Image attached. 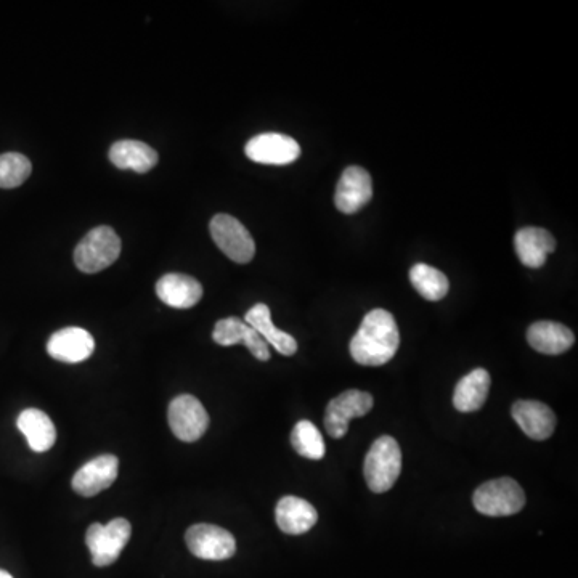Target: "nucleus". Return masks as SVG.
<instances>
[{"mask_svg":"<svg viewBox=\"0 0 578 578\" xmlns=\"http://www.w3.org/2000/svg\"><path fill=\"white\" fill-rule=\"evenodd\" d=\"M400 346L399 326L387 310L375 309L365 315L351 341L352 359L363 367H381L394 359Z\"/></svg>","mask_w":578,"mask_h":578,"instance_id":"nucleus-1","label":"nucleus"},{"mask_svg":"<svg viewBox=\"0 0 578 578\" xmlns=\"http://www.w3.org/2000/svg\"><path fill=\"white\" fill-rule=\"evenodd\" d=\"M402 471V452L394 437L383 436L371 445L365 456L363 474L371 492L384 493L394 487Z\"/></svg>","mask_w":578,"mask_h":578,"instance_id":"nucleus-2","label":"nucleus"},{"mask_svg":"<svg viewBox=\"0 0 578 578\" xmlns=\"http://www.w3.org/2000/svg\"><path fill=\"white\" fill-rule=\"evenodd\" d=\"M121 240L108 225H100L87 233L74 251V262L81 272L97 273L118 261Z\"/></svg>","mask_w":578,"mask_h":578,"instance_id":"nucleus-3","label":"nucleus"},{"mask_svg":"<svg viewBox=\"0 0 578 578\" xmlns=\"http://www.w3.org/2000/svg\"><path fill=\"white\" fill-rule=\"evenodd\" d=\"M474 508L485 516H513L526 505V493L511 477L485 482L474 492Z\"/></svg>","mask_w":578,"mask_h":578,"instance_id":"nucleus-4","label":"nucleus"},{"mask_svg":"<svg viewBox=\"0 0 578 578\" xmlns=\"http://www.w3.org/2000/svg\"><path fill=\"white\" fill-rule=\"evenodd\" d=\"M132 535L131 522L123 517L113 519L106 526L92 524L87 530L86 543L97 567L111 566L123 553Z\"/></svg>","mask_w":578,"mask_h":578,"instance_id":"nucleus-5","label":"nucleus"},{"mask_svg":"<svg viewBox=\"0 0 578 578\" xmlns=\"http://www.w3.org/2000/svg\"><path fill=\"white\" fill-rule=\"evenodd\" d=\"M212 240L216 243L217 248L233 262L237 264H248L253 261L256 254V245H254L251 233L246 230L245 225L240 220L228 214H217L212 217L211 225Z\"/></svg>","mask_w":578,"mask_h":578,"instance_id":"nucleus-6","label":"nucleus"},{"mask_svg":"<svg viewBox=\"0 0 578 578\" xmlns=\"http://www.w3.org/2000/svg\"><path fill=\"white\" fill-rule=\"evenodd\" d=\"M167 421L177 439L182 442H196L208 431L209 415L200 400L193 395L184 394L172 400Z\"/></svg>","mask_w":578,"mask_h":578,"instance_id":"nucleus-7","label":"nucleus"},{"mask_svg":"<svg viewBox=\"0 0 578 578\" xmlns=\"http://www.w3.org/2000/svg\"><path fill=\"white\" fill-rule=\"evenodd\" d=\"M188 550L204 561H225L237 553V542L228 530L212 524H196L185 535Z\"/></svg>","mask_w":578,"mask_h":578,"instance_id":"nucleus-8","label":"nucleus"},{"mask_svg":"<svg viewBox=\"0 0 578 578\" xmlns=\"http://www.w3.org/2000/svg\"><path fill=\"white\" fill-rule=\"evenodd\" d=\"M373 397L368 392L346 391L334 397L325 412V429L333 439H342L349 429V421L371 412Z\"/></svg>","mask_w":578,"mask_h":578,"instance_id":"nucleus-9","label":"nucleus"},{"mask_svg":"<svg viewBox=\"0 0 578 578\" xmlns=\"http://www.w3.org/2000/svg\"><path fill=\"white\" fill-rule=\"evenodd\" d=\"M246 156L251 161L270 166H286L301 156L299 143L285 134H259L246 143Z\"/></svg>","mask_w":578,"mask_h":578,"instance_id":"nucleus-10","label":"nucleus"},{"mask_svg":"<svg viewBox=\"0 0 578 578\" xmlns=\"http://www.w3.org/2000/svg\"><path fill=\"white\" fill-rule=\"evenodd\" d=\"M373 196L371 176L363 167L351 166L342 172L336 188L334 203L344 214H355L370 203Z\"/></svg>","mask_w":578,"mask_h":578,"instance_id":"nucleus-11","label":"nucleus"},{"mask_svg":"<svg viewBox=\"0 0 578 578\" xmlns=\"http://www.w3.org/2000/svg\"><path fill=\"white\" fill-rule=\"evenodd\" d=\"M119 473L116 456L102 455L89 461L73 477L74 492L81 497H95L103 490L110 489Z\"/></svg>","mask_w":578,"mask_h":578,"instance_id":"nucleus-12","label":"nucleus"},{"mask_svg":"<svg viewBox=\"0 0 578 578\" xmlns=\"http://www.w3.org/2000/svg\"><path fill=\"white\" fill-rule=\"evenodd\" d=\"M94 351L95 341L92 334L78 326L57 331L47 342L50 357L63 363L84 362Z\"/></svg>","mask_w":578,"mask_h":578,"instance_id":"nucleus-13","label":"nucleus"},{"mask_svg":"<svg viewBox=\"0 0 578 578\" xmlns=\"http://www.w3.org/2000/svg\"><path fill=\"white\" fill-rule=\"evenodd\" d=\"M511 415L517 426L530 439H550L556 429V415L553 410L537 400H519L511 408Z\"/></svg>","mask_w":578,"mask_h":578,"instance_id":"nucleus-14","label":"nucleus"},{"mask_svg":"<svg viewBox=\"0 0 578 578\" xmlns=\"http://www.w3.org/2000/svg\"><path fill=\"white\" fill-rule=\"evenodd\" d=\"M156 294L166 306L190 309L203 298V286L190 275L167 273L156 283Z\"/></svg>","mask_w":578,"mask_h":578,"instance_id":"nucleus-15","label":"nucleus"},{"mask_svg":"<svg viewBox=\"0 0 578 578\" xmlns=\"http://www.w3.org/2000/svg\"><path fill=\"white\" fill-rule=\"evenodd\" d=\"M514 248L522 264L530 269H540L548 254L556 249V240L545 228H521L514 237Z\"/></svg>","mask_w":578,"mask_h":578,"instance_id":"nucleus-16","label":"nucleus"},{"mask_svg":"<svg viewBox=\"0 0 578 578\" xmlns=\"http://www.w3.org/2000/svg\"><path fill=\"white\" fill-rule=\"evenodd\" d=\"M275 519L281 532L288 535H302L317 524L318 513L309 501L288 495L278 501Z\"/></svg>","mask_w":578,"mask_h":578,"instance_id":"nucleus-17","label":"nucleus"},{"mask_svg":"<svg viewBox=\"0 0 578 578\" xmlns=\"http://www.w3.org/2000/svg\"><path fill=\"white\" fill-rule=\"evenodd\" d=\"M527 341L540 354L559 355L574 346L575 336L561 323L537 322L527 331Z\"/></svg>","mask_w":578,"mask_h":578,"instance_id":"nucleus-18","label":"nucleus"},{"mask_svg":"<svg viewBox=\"0 0 578 578\" xmlns=\"http://www.w3.org/2000/svg\"><path fill=\"white\" fill-rule=\"evenodd\" d=\"M110 161L124 171L145 174L158 164V153L139 140H121L111 147Z\"/></svg>","mask_w":578,"mask_h":578,"instance_id":"nucleus-19","label":"nucleus"},{"mask_svg":"<svg viewBox=\"0 0 578 578\" xmlns=\"http://www.w3.org/2000/svg\"><path fill=\"white\" fill-rule=\"evenodd\" d=\"M490 384H492V378H490L489 371L484 368H477L465 378H461L453 394V405L456 410L461 413L481 410L489 397Z\"/></svg>","mask_w":578,"mask_h":578,"instance_id":"nucleus-20","label":"nucleus"},{"mask_svg":"<svg viewBox=\"0 0 578 578\" xmlns=\"http://www.w3.org/2000/svg\"><path fill=\"white\" fill-rule=\"evenodd\" d=\"M246 325L251 326L257 333L261 334L264 341L270 346L275 347L281 355L291 357V355L298 352V342L285 331L278 330L277 326L273 325L272 314H270L269 306L265 304H256L253 309L248 310L245 315Z\"/></svg>","mask_w":578,"mask_h":578,"instance_id":"nucleus-21","label":"nucleus"},{"mask_svg":"<svg viewBox=\"0 0 578 578\" xmlns=\"http://www.w3.org/2000/svg\"><path fill=\"white\" fill-rule=\"evenodd\" d=\"M17 426L23 432L29 447L34 452H47L55 445L57 429L53 426L49 415L42 410L28 408L25 412H21V415L18 416Z\"/></svg>","mask_w":578,"mask_h":578,"instance_id":"nucleus-22","label":"nucleus"},{"mask_svg":"<svg viewBox=\"0 0 578 578\" xmlns=\"http://www.w3.org/2000/svg\"><path fill=\"white\" fill-rule=\"evenodd\" d=\"M410 281H412L413 288L424 299L432 302L444 299L450 288V283L444 273L428 264L413 265L410 270Z\"/></svg>","mask_w":578,"mask_h":578,"instance_id":"nucleus-23","label":"nucleus"},{"mask_svg":"<svg viewBox=\"0 0 578 578\" xmlns=\"http://www.w3.org/2000/svg\"><path fill=\"white\" fill-rule=\"evenodd\" d=\"M291 444L299 455L307 460H322L326 453L322 432L310 421L302 420L291 432Z\"/></svg>","mask_w":578,"mask_h":578,"instance_id":"nucleus-24","label":"nucleus"},{"mask_svg":"<svg viewBox=\"0 0 578 578\" xmlns=\"http://www.w3.org/2000/svg\"><path fill=\"white\" fill-rule=\"evenodd\" d=\"M31 161L21 153L0 155V188H17L31 176Z\"/></svg>","mask_w":578,"mask_h":578,"instance_id":"nucleus-25","label":"nucleus"},{"mask_svg":"<svg viewBox=\"0 0 578 578\" xmlns=\"http://www.w3.org/2000/svg\"><path fill=\"white\" fill-rule=\"evenodd\" d=\"M249 325H246L243 320L237 317H228L224 320H219L212 333V339L219 346L230 347L243 344L246 333H248Z\"/></svg>","mask_w":578,"mask_h":578,"instance_id":"nucleus-26","label":"nucleus"},{"mask_svg":"<svg viewBox=\"0 0 578 578\" xmlns=\"http://www.w3.org/2000/svg\"><path fill=\"white\" fill-rule=\"evenodd\" d=\"M243 344L248 347V351L251 352L257 360H261V362H267V360H270L269 344H267L261 334L257 333V331L254 330V328H251V326H249Z\"/></svg>","mask_w":578,"mask_h":578,"instance_id":"nucleus-27","label":"nucleus"},{"mask_svg":"<svg viewBox=\"0 0 578 578\" xmlns=\"http://www.w3.org/2000/svg\"><path fill=\"white\" fill-rule=\"evenodd\" d=\"M0 578H13L7 570L0 569Z\"/></svg>","mask_w":578,"mask_h":578,"instance_id":"nucleus-28","label":"nucleus"}]
</instances>
